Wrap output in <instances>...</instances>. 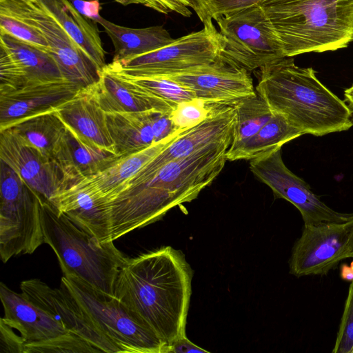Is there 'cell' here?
Masks as SVG:
<instances>
[{"instance_id":"6da1fadb","label":"cell","mask_w":353,"mask_h":353,"mask_svg":"<svg viewBox=\"0 0 353 353\" xmlns=\"http://www.w3.org/2000/svg\"><path fill=\"white\" fill-rule=\"evenodd\" d=\"M193 274L181 250L163 246L127 259L117 274L114 296L169 350L186 336Z\"/></svg>"},{"instance_id":"7a4b0ae2","label":"cell","mask_w":353,"mask_h":353,"mask_svg":"<svg viewBox=\"0 0 353 353\" xmlns=\"http://www.w3.org/2000/svg\"><path fill=\"white\" fill-rule=\"evenodd\" d=\"M231 141L212 143L165 163L148 180L130 185L109 203L112 241L153 223L173 208L195 199L222 171Z\"/></svg>"},{"instance_id":"3957f363","label":"cell","mask_w":353,"mask_h":353,"mask_svg":"<svg viewBox=\"0 0 353 353\" xmlns=\"http://www.w3.org/2000/svg\"><path fill=\"white\" fill-rule=\"evenodd\" d=\"M256 72V92L303 135L321 137L353 126L348 105L318 79L313 68L299 67L292 57H285Z\"/></svg>"},{"instance_id":"277c9868","label":"cell","mask_w":353,"mask_h":353,"mask_svg":"<svg viewBox=\"0 0 353 353\" xmlns=\"http://www.w3.org/2000/svg\"><path fill=\"white\" fill-rule=\"evenodd\" d=\"M260 6L286 57L334 51L353 41V0H266Z\"/></svg>"},{"instance_id":"5b68a950","label":"cell","mask_w":353,"mask_h":353,"mask_svg":"<svg viewBox=\"0 0 353 353\" xmlns=\"http://www.w3.org/2000/svg\"><path fill=\"white\" fill-rule=\"evenodd\" d=\"M41 222L44 243L57 255L63 276H76L114 296L117 274L128 257L113 241L101 243L44 199Z\"/></svg>"},{"instance_id":"8992f818","label":"cell","mask_w":353,"mask_h":353,"mask_svg":"<svg viewBox=\"0 0 353 353\" xmlns=\"http://www.w3.org/2000/svg\"><path fill=\"white\" fill-rule=\"evenodd\" d=\"M0 255L33 253L44 237L41 222L43 197L30 188L5 162L0 163Z\"/></svg>"},{"instance_id":"52a82bcc","label":"cell","mask_w":353,"mask_h":353,"mask_svg":"<svg viewBox=\"0 0 353 353\" xmlns=\"http://www.w3.org/2000/svg\"><path fill=\"white\" fill-rule=\"evenodd\" d=\"M61 283L72 293L119 352L168 353V347L141 325L114 296L74 275L63 276Z\"/></svg>"},{"instance_id":"ba28073f","label":"cell","mask_w":353,"mask_h":353,"mask_svg":"<svg viewBox=\"0 0 353 353\" xmlns=\"http://www.w3.org/2000/svg\"><path fill=\"white\" fill-rule=\"evenodd\" d=\"M221 38L213 23L174 40L156 50L107 65L130 77H170L184 73L216 61Z\"/></svg>"},{"instance_id":"9c48e42d","label":"cell","mask_w":353,"mask_h":353,"mask_svg":"<svg viewBox=\"0 0 353 353\" xmlns=\"http://www.w3.org/2000/svg\"><path fill=\"white\" fill-rule=\"evenodd\" d=\"M221 38L219 59L248 72L286 57L261 6L215 20Z\"/></svg>"},{"instance_id":"30bf717a","label":"cell","mask_w":353,"mask_h":353,"mask_svg":"<svg viewBox=\"0 0 353 353\" xmlns=\"http://www.w3.org/2000/svg\"><path fill=\"white\" fill-rule=\"evenodd\" d=\"M0 12L17 17L41 32L48 43L49 54L65 80L80 89L99 81L102 70L39 0H0Z\"/></svg>"},{"instance_id":"8fae6325","label":"cell","mask_w":353,"mask_h":353,"mask_svg":"<svg viewBox=\"0 0 353 353\" xmlns=\"http://www.w3.org/2000/svg\"><path fill=\"white\" fill-rule=\"evenodd\" d=\"M353 217L345 222L304 225L289 260L290 273L296 277L326 275L341 261L351 258Z\"/></svg>"},{"instance_id":"7c38bea8","label":"cell","mask_w":353,"mask_h":353,"mask_svg":"<svg viewBox=\"0 0 353 353\" xmlns=\"http://www.w3.org/2000/svg\"><path fill=\"white\" fill-rule=\"evenodd\" d=\"M250 168L259 181L270 188L276 198L284 199L297 208L304 225L343 223L353 217V214L337 212L323 203L304 180L286 167L281 149L250 160Z\"/></svg>"},{"instance_id":"4fadbf2b","label":"cell","mask_w":353,"mask_h":353,"mask_svg":"<svg viewBox=\"0 0 353 353\" xmlns=\"http://www.w3.org/2000/svg\"><path fill=\"white\" fill-rule=\"evenodd\" d=\"M20 289L65 330L90 343L99 352H119L63 283H61L59 288H52L39 279H32L23 281Z\"/></svg>"},{"instance_id":"5bb4252c","label":"cell","mask_w":353,"mask_h":353,"mask_svg":"<svg viewBox=\"0 0 353 353\" xmlns=\"http://www.w3.org/2000/svg\"><path fill=\"white\" fill-rule=\"evenodd\" d=\"M63 79L48 52L0 32V93Z\"/></svg>"},{"instance_id":"9a60e30c","label":"cell","mask_w":353,"mask_h":353,"mask_svg":"<svg viewBox=\"0 0 353 353\" xmlns=\"http://www.w3.org/2000/svg\"><path fill=\"white\" fill-rule=\"evenodd\" d=\"M0 159L49 202L65 190L63 172L55 161L8 129L0 131Z\"/></svg>"},{"instance_id":"2e32d148","label":"cell","mask_w":353,"mask_h":353,"mask_svg":"<svg viewBox=\"0 0 353 353\" xmlns=\"http://www.w3.org/2000/svg\"><path fill=\"white\" fill-rule=\"evenodd\" d=\"M249 72L218 59L209 65L163 77L185 87L196 99L212 103L234 105L256 93Z\"/></svg>"},{"instance_id":"e0dca14e","label":"cell","mask_w":353,"mask_h":353,"mask_svg":"<svg viewBox=\"0 0 353 353\" xmlns=\"http://www.w3.org/2000/svg\"><path fill=\"white\" fill-rule=\"evenodd\" d=\"M235 120L234 106L229 105L198 125L182 132L132 179L128 187L148 180L171 161L187 157L212 143L232 139Z\"/></svg>"},{"instance_id":"ac0fdd59","label":"cell","mask_w":353,"mask_h":353,"mask_svg":"<svg viewBox=\"0 0 353 353\" xmlns=\"http://www.w3.org/2000/svg\"><path fill=\"white\" fill-rule=\"evenodd\" d=\"M80 90L63 79L0 93V131L25 119L56 110Z\"/></svg>"},{"instance_id":"d6986e66","label":"cell","mask_w":353,"mask_h":353,"mask_svg":"<svg viewBox=\"0 0 353 353\" xmlns=\"http://www.w3.org/2000/svg\"><path fill=\"white\" fill-rule=\"evenodd\" d=\"M0 298L4 311L2 318L18 331L23 339V353L71 333L22 292H15L3 283L0 285Z\"/></svg>"},{"instance_id":"ffe728a7","label":"cell","mask_w":353,"mask_h":353,"mask_svg":"<svg viewBox=\"0 0 353 353\" xmlns=\"http://www.w3.org/2000/svg\"><path fill=\"white\" fill-rule=\"evenodd\" d=\"M90 88L105 113L172 112L177 106L152 94L107 65L99 81Z\"/></svg>"},{"instance_id":"44dd1931","label":"cell","mask_w":353,"mask_h":353,"mask_svg":"<svg viewBox=\"0 0 353 353\" xmlns=\"http://www.w3.org/2000/svg\"><path fill=\"white\" fill-rule=\"evenodd\" d=\"M50 203L101 243L113 241L108 203L84 179L70 185Z\"/></svg>"},{"instance_id":"7402d4cb","label":"cell","mask_w":353,"mask_h":353,"mask_svg":"<svg viewBox=\"0 0 353 353\" xmlns=\"http://www.w3.org/2000/svg\"><path fill=\"white\" fill-rule=\"evenodd\" d=\"M68 130L90 147L115 152L107 125L106 113L90 88L80 90L71 99L56 109Z\"/></svg>"},{"instance_id":"603a6c76","label":"cell","mask_w":353,"mask_h":353,"mask_svg":"<svg viewBox=\"0 0 353 353\" xmlns=\"http://www.w3.org/2000/svg\"><path fill=\"white\" fill-rule=\"evenodd\" d=\"M119 159L116 153L83 144L67 128L53 154V160L63 172L65 189L108 169Z\"/></svg>"},{"instance_id":"cb8c5ba5","label":"cell","mask_w":353,"mask_h":353,"mask_svg":"<svg viewBox=\"0 0 353 353\" xmlns=\"http://www.w3.org/2000/svg\"><path fill=\"white\" fill-rule=\"evenodd\" d=\"M182 132L155 143L150 147L120 159L101 172L84 179L108 205L129 185L132 179L152 159L160 153Z\"/></svg>"},{"instance_id":"d4e9b609","label":"cell","mask_w":353,"mask_h":353,"mask_svg":"<svg viewBox=\"0 0 353 353\" xmlns=\"http://www.w3.org/2000/svg\"><path fill=\"white\" fill-rule=\"evenodd\" d=\"M77 44L103 69L105 63L97 22L81 14L70 0H39Z\"/></svg>"},{"instance_id":"484cf974","label":"cell","mask_w":353,"mask_h":353,"mask_svg":"<svg viewBox=\"0 0 353 353\" xmlns=\"http://www.w3.org/2000/svg\"><path fill=\"white\" fill-rule=\"evenodd\" d=\"M104 29L114 46L112 61L140 56L162 48L173 39L161 26L142 28L121 26L101 17L95 21Z\"/></svg>"},{"instance_id":"4316f807","label":"cell","mask_w":353,"mask_h":353,"mask_svg":"<svg viewBox=\"0 0 353 353\" xmlns=\"http://www.w3.org/2000/svg\"><path fill=\"white\" fill-rule=\"evenodd\" d=\"M157 111L106 113L108 130L120 157L155 144L153 120Z\"/></svg>"},{"instance_id":"83f0119b","label":"cell","mask_w":353,"mask_h":353,"mask_svg":"<svg viewBox=\"0 0 353 353\" xmlns=\"http://www.w3.org/2000/svg\"><path fill=\"white\" fill-rule=\"evenodd\" d=\"M303 135L281 114L272 117L250 139L234 150L226 152L230 161L252 160L270 154L286 143Z\"/></svg>"},{"instance_id":"f1b7e54d","label":"cell","mask_w":353,"mask_h":353,"mask_svg":"<svg viewBox=\"0 0 353 353\" xmlns=\"http://www.w3.org/2000/svg\"><path fill=\"white\" fill-rule=\"evenodd\" d=\"M7 129L53 159L54 148L66 127L54 110L25 119Z\"/></svg>"},{"instance_id":"f546056e","label":"cell","mask_w":353,"mask_h":353,"mask_svg":"<svg viewBox=\"0 0 353 353\" xmlns=\"http://www.w3.org/2000/svg\"><path fill=\"white\" fill-rule=\"evenodd\" d=\"M236 120L228 150H234L253 137L274 115L266 102L256 92L234 104Z\"/></svg>"},{"instance_id":"4dcf8cb0","label":"cell","mask_w":353,"mask_h":353,"mask_svg":"<svg viewBox=\"0 0 353 353\" xmlns=\"http://www.w3.org/2000/svg\"><path fill=\"white\" fill-rule=\"evenodd\" d=\"M228 104L212 103L199 99L182 102L171 112L174 126L179 130L191 128L220 111Z\"/></svg>"},{"instance_id":"1f68e13d","label":"cell","mask_w":353,"mask_h":353,"mask_svg":"<svg viewBox=\"0 0 353 353\" xmlns=\"http://www.w3.org/2000/svg\"><path fill=\"white\" fill-rule=\"evenodd\" d=\"M116 72L176 106L182 102L196 98L192 91L167 77H130Z\"/></svg>"},{"instance_id":"d6a6232c","label":"cell","mask_w":353,"mask_h":353,"mask_svg":"<svg viewBox=\"0 0 353 353\" xmlns=\"http://www.w3.org/2000/svg\"><path fill=\"white\" fill-rule=\"evenodd\" d=\"M191 8L203 24L212 23L221 17L259 6L266 0H190Z\"/></svg>"},{"instance_id":"836d02e7","label":"cell","mask_w":353,"mask_h":353,"mask_svg":"<svg viewBox=\"0 0 353 353\" xmlns=\"http://www.w3.org/2000/svg\"><path fill=\"white\" fill-rule=\"evenodd\" d=\"M0 32L8 34L49 53L48 43L39 30L2 12H0Z\"/></svg>"},{"instance_id":"e575fe53","label":"cell","mask_w":353,"mask_h":353,"mask_svg":"<svg viewBox=\"0 0 353 353\" xmlns=\"http://www.w3.org/2000/svg\"><path fill=\"white\" fill-rule=\"evenodd\" d=\"M353 350V281L349 287L336 339L332 352L352 353Z\"/></svg>"},{"instance_id":"d590c367","label":"cell","mask_w":353,"mask_h":353,"mask_svg":"<svg viewBox=\"0 0 353 353\" xmlns=\"http://www.w3.org/2000/svg\"><path fill=\"white\" fill-rule=\"evenodd\" d=\"M1 317L0 320V353H23L24 341Z\"/></svg>"},{"instance_id":"8d00e7d4","label":"cell","mask_w":353,"mask_h":353,"mask_svg":"<svg viewBox=\"0 0 353 353\" xmlns=\"http://www.w3.org/2000/svg\"><path fill=\"white\" fill-rule=\"evenodd\" d=\"M152 128L156 143L172 137L179 132L183 131L177 130L174 126L171 118V112H156Z\"/></svg>"},{"instance_id":"74e56055","label":"cell","mask_w":353,"mask_h":353,"mask_svg":"<svg viewBox=\"0 0 353 353\" xmlns=\"http://www.w3.org/2000/svg\"><path fill=\"white\" fill-rule=\"evenodd\" d=\"M157 11L163 14L175 12L185 17L192 15L190 0H153Z\"/></svg>"},{"instance_id":"f35d334b","label":"cell","mask_w":353,"mask_h":353,"mask_svg":"<svg viewBox=\"0 0 353 353\" xmlns=\"http://www.w3.org/2000/svg\"><path fill=\"white\" fill-rule=\"evenodd\" d=\"M74 7L85 17L96 21L101 17L99 1L70 0Z\"/></svg>"},{"instance_id":"ab89813d","label":"cell","mask_w":353,"mask_h":353,"mask_svg":"<svg viewBox=\"0 0 353 353\" xmlns=\"http://www.w3.org/2000/svg\"><path fill=\"white\" fill-rule=\"evenodd\" d=\"M168 353H209V352L194 344L186 336H184L177 340L169 347Z\"/></svg>"},{"instance_id":"60d3db41","label":"cell","mask_w":353,"mask_h":353,"mask_svg":"<svg viewBox=\"0 0 353 353\" xmlns=\"http://www.w3.org/2000/svg\"><path fill=\"white\" fill-rule=\"evenodd\" d=\"M99 1V0H98ZM123 6L141 4L157 11V6L153 0H112Z\"/></svg>"},{"instance_id":"b9f144b4","label":"cell","mask_w":353,"mask_h":353,"mask_svg":"<svg viewBox=\"0 0 353 353\" xmlns=\"http://www.w3.org/2000/svg\"><path fill=\"white\" fill-rule=\"evenodd\" d=\"M341 277L345 281H353V261L350 266H347L346 264L341 265Z\"/></svg>"},{"instance_id":"7bdbcfd3","label":"cell","mask_w":353,"mask_h":353,"mask_svg":"<svg viewBox=\"0 0 353 353\" xmlns=\"http://www.w3.org/2000/svg\"><path fill=\"white\" fill-rule=\"evenodd\" d=\"M344 97L345 101L347 102V105L353 113V85L345 90Z\"/></svg>"},{"instance_id":"ee69618b","label":"cell","mask_w":353,"mask_h":353,"mask_svg":"<svg viewBox=\"0 0 353 353\" xmlns=\"http://www.w3.org/2000/svg\"><path fill=\"white\" fill-rule=\"evenodd\" d=\"M350 247L351 258H353V232L352 233L351 238H350Z\"/></svg>"},{"instance_id":"f6af8a7d","label":"cell","mask_w":353,"mask_h":353,"mask_svg":"<svg viewBox=\"0 0 353 353\" xmlns=\"http://www.w3.org/2000/svg\"><path fill=\"white\" fill-rule=\"evenodd\" d=\"M26 1H32V0H26Z\"/></svg>"},{"instance_id":"bcb514c9","label":"cell","mask_w":353,"mask_h":353,"mask_svg":"<svg viewBox=\"0 0 353 353\" xmlns=\"http://www.w3.org/2000/svg\"><path fill=\"white\" fill-rule=\"evenodd\" d=\"M352 353H353V350H352Z\"/></svg>"},{"instance_id":"7dc6e473","label":"cell","mask_w":353,"mask_h":353,"mask_svg":"<svg viewBox=\"0 0 353 353\" xmlns=\"http://www.w3.org/2000/svg\"><path fill=\"white\" fill-rule=\"evenodd\" d=\"M352 120H353V116H352Z\"/></svg>"}]
</instances>
